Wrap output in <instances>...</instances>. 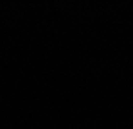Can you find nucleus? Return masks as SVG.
Instances as JSON below:
<instances>
[]
</instances>
